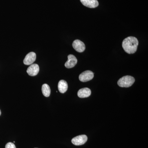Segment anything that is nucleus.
Returning <instances> with one entry per match:
<instances>
[{
	"label": "nucleus",
	"instance_id": "nucleus-1",
	"mask_svg": "<svg viewBox=\"0 0 148 148\" xmlns=\"http://www.w3.org/2000/svg\"><path fill=\"white\" fill-rule=\"evenodd\" d=\"M138 44L139 42L137 38L133 36L128 37L123 41L122 47L126 53L132 54L137 51Z\"/></svg>",
	"mask_w": 148,
	"mask_h": 148
},
{
	"label": "nucleus",
	"instance_id": "nucleus-2",
	"mask_svg": "<svg viewBox=\"0 0 148 148\" xmlns=\"http://www.w3.org/2000/svg\"><path fill=\"white\" fill-rule=\"evenodd\" d=\"M135 82V79L131 76L127 75L122 77L118 81V84L121 87H129Z\"/></svg>",
	"mask_w": 148,
	"mask_h": 148
},
{
	"label": "nucleus",
	"instance_id": "nucleus-3",
	"mask_svg": "<svg viewBox=\"0 0 148 148\" xmlns=\"http://www.w3.org/2000/svg\"><path fill=\"white\" fill-rule=\"evenodd\" d=\"M87 140L88 138L86 135H80L73 138L71 142L75 145L80 146L84 145Z\"/></svg>",
	"mask_w": 148,
	"mask_h": 148
},
{
	"label": "nucleus",
	"instance_id": "nucleus-4",
	"mask_svg": "<svg viewBox=\"0 0 148 148\" xmlns=\"http://www.w3.org/2000/svg\"><path fill=\"white\" fill-rule=\"evenodd\" d=\"M94 77V74L90 71L83 72L79 76V79L82 82H86L92 79Z\"/></svg>",
	"mask_w": 148,
	"mask_h": 148
},
{
	"label": "nucleus",
	"instance_id": "nucleus-5",
	"mask_svg": "<svg viewBox=\"0 0 148 148\" xmlns=\"http://www.w3.org/2000/svg\"><path fill=\"white\" fill-rule=\"evenodd\" d=\"M73 47L74 49L78 52H83L85 49L84 43L79 40H76L73 42Z\"/></svg>",
	"mask_w": 148,
	"mask_h": 148
},
{
	"label": "nucleus",
	"instance_id": "nucleus-6",
	"mask_svg": "<svg viewBox=\"0 0 148 148\" xmlns=\"http://www.w3.org/2000/svg\"><path fill=\"white\" fill-rule=\"evenodd\" d=\"M36 53L34 52H29L26 55L24 60V64L26 65H32L36 61Z\"/></svg>",
	"mask_w": 148,
	"mask_h": 148
},
{
	"label": "nucleus",
	"instance_id": "nucleus-7",
	"mask_svg": "<svg viewBox=\"0 0 148 148\" xmlns=\"http://www.w3.org/2000/svg\"><path fill=\"white\" fill-rule=\"evenodd\" d=\"M68 60L65 63V66L67 69H71L75 67L77 63L76 57L72 54H70L68 56Z\"/></svg>",
	"mask_w": 148,
	"mask_h": 148
},
{
	"label": "nucleus",
	"instance_id": "nucleus-8",
	"mask_svg": "<svg viewBox=\"0 0 148 148\" xmlns=\"http://www.w3.org/2000/svg\"><path fill=\"white\" fill-rule=\"evenodd\" d=\"M39 70V67L38 64H32L27 69V73L31 76H35L38 73Z\"/></svg>",
	"mask_w": 148,
	"mask_h": 148
},
{
	"label": "nucleus",
	"instance_id": "nucleus-9",
	"mask_svg": "<svg viewBox=\"0 0 148 148\" xmlns=\"http://www.w3.org/2000/svg\"><path fill=\"white\" fill-rule=\"evenodd\" d=\"M82 4L89 8H95L99 5L97 0H80Z\"/></svg>",
	"mask_w": 148,
	"mask_h": 148
},
{
	"label": "nucleus",
	"instance_id": "nucleus-10",
	"mask_svg": "<svg viewBox=\"0 0 148 148\" xmlns=\"http://www.w3.org/2000/svg\"><path fill=\"white\" fill-rule=\"evenodd\" d=\"M91 90L87 88H81L77 92V95L80 98H85L90 96L91 95Z\"/></svg>",
	"mask_w": 148,
	"mask_h": 148
},
{
	"label": "nucleus",
	"instance_id": "nucleus-11",
	"mask_svg": "<svg viewBox=\"0 0 148 148\" xmlns=\"http://www.w3.org/2000/svg\"><path fill=\"white\" fill-rule=\"evenodd\" d=\"M58 87L59 92L62 93H65L68 90V83L66 81L61 80L58 82Z\"/></svg>",
	"mask_w": 148,
	"mask_h": 148
},
{
	"label": "nucleus",
	"instance_id": "nucleus-12",
	"mask_svg": "<svg viewBox=\"0 0 148 148\" xmlns=\"http://www.w3.org/2000/svg\"><path fill=\"white\" fill-rule=\"evenodd\" d=\"M42 91L43 95L45 97H49L51 93V89L48 85L46 84H43L42 87Z\"/></svg>",
	"mask_w": 148,
	"mask_h": 148
},
{
	"label": "nucleus",
	"instance_id": "nucleus-13",
	"mask_svg": "<svg viewBox=\"0 0 148 148\" xmlns=\"http://www.w3.org/2000/svg\"><path fill=\"white\" fill-rule=\"evenodd\" d=\"M5 148H16L13 143H8L6 145Z\"/></svg>",
	"mask_w": 148,
	"mask_h": 148
},
{
	"label": "nucleus",
	"instance_id": "nucleus-14",
	"mask_svg": "<svg viewBox=\"0 0 148 148\" xmlns=\"http://www.w3.org/2000/svg\"><path fill=\"white\" fill-rule=\"evenodd\" d=\"M1 110H0V116H1Z\"/></svg>",
	"mask_w": 148,
	"mask_h": 148
}]
</instances>
